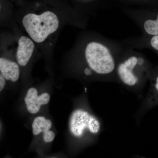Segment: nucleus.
Listing matches in <instances>:
<instances>
[{"label": "nucleus", "mask_w": 158, "mask_h": 158, "mask_svg": "<svg viewBox=\"0 0 158 158\" xmlns=\"http://www.w3.org/2000/svg\"><path fill=\"white\" fill-rule=\"evenodd\" d=\"M69 128L73 135L78 139L87 136H97L102 129V121L90 111L83 108L74 110L71 115Z\"/></svg>", "instance_id": "4"}, {"label": "nucleus", "mask_w": 158, "mask_h": 158, "mask_svg": "<svg viewBox=\"0 0 158 158\" xmlns=\"http://www.w3.org/2000/svg\"><path fill=\"white\" fill-rule=\"evenodd\" d=\"M126 44L131 46L135 49L147 48L151 50L158 56V35L131 37L122 40Z\"/></svg>", "instance_id": "9"}, {"label": "nucleus", "mask_w": 158, "mask_h": 158, "mask_svg": "<svg viewBox=\"0 0 158 158\" xmlns=\"http://www.w3.org/2000/svg\"><path fill=\"white\" fill-rule=\"evenodd\" d=\"M37 93V89L30 88L25 98L27 110L31 114L38 113L41 106L48 104L50 100V96L48 93H43L39 96Z\"/></svg>", "instance_id": "8"}, {"label": "nucleus", "mask_w": 158, "mask_h": 158, "mask_svg": "<svg viewBox=\"0 0 158 158\" xmlns=\"http://www.w3.org/2000/svg\"><path fill=\"white\" fill-rule=\"evenodd\" d=\"M22 24L29 37L34 42L42 44L58 31L60 21L56 13L45 11L26 14L23 17Z\"/></svg>", "instance_id": "3"}, {"label": "nucleus", "mask_w": 158, "mask_h": 158, "mask_svg": "<svg viewBox=\"0 0 158 158\" xmlns=\"http://www.w3.org/2000/svg\"><path fill=\"white\" fill-rule=\"evenodd\" d=\"M134 49L126 44L117 63L116 77L118 84L141 97L154 66L144 54Z\"/></svg>", "instance_id": "2"}, {"label": "nucleus", "mask_w": 158, "mask_h": 158, "mask_svg": "<svg viewBox=\"0 0 158 158\" xmlns=\"http://www.w3.org/2000/svg\"><path fill=\"white\" fill-rule=\"evenodd\" d=\"M149 81L148 91L135 114L138 126H140L141 120L146 113L158 106V66H154Z\"/></svg>", "instance_id": "6"}, {"label": "nucleus", "mask_w": 158, "mask_h": 158, "mask_svg": "<svg viewBox=\"0 0 158 158\" xmlns=\"http://www.w3.org/2000/svg\"><path fill=\"white\" fill-rule=\"evenodd\" d=\"M35 50L34 42L30 37L21 36L18 41L16 59L19 65L25 66L34 54Z\"/></svg>", "instance_id": "7"}, {"label": "nucleus", "mask_w": 158, "mask_h": 158, "mask_svg": "<svg viewBox=\"0 0 158 158\" xmlns=\"http://www.w3.org/2000/svg\"><path fill=\"white\" fill-rule=\"evenodd\" d=\"M18 64L6 58H0L1 73L6 80L15 82L19 80L20 70Z\"/></svg>", "instance_id": "11"}, {"label": "nucleus", "mask_w": 158, "mask_h": 158, "mask_svg": "<svg viewBox=\"0 0 158 158\" xmlns=\"http://www.w3.org/2000/svg\"><path fill=\"white\" fill-rule=\"evenodd\" d=\"M125 12L141 30L142 35H158V9L125 10Z\"/></svg>", "instance_id": "5"}, {"label": "nucleus", "mask_w": 158, "mask_h": 158, "mask_svg": "<svg viewBox=\"0 0 158 158\" xmlns=\"http://www.w3.org/2000/svg\"><path fill=\"white\" fill-rule=\"evenodd\" d=\"M153 1H154V2H158V0H153Z\"/></svg>", "instance_id": "13"}, {"label": "nucleus", "mask_w": 158, "mask_h": 158, "mask_svg": "<svg viewBox=\"0 0 158 158\" xmlns=\"http://www.w3.org/2000/svg\"><path fill=\"white\" fill-rule=\"evenodd\" d=\"M6 78L1 73L0 75V91H2L6 85Z\"/></svg>", "instance_id": "12"}, {"label": "nucleus", "mask_w": 158, "mask_h": 158, "mask_svg": "<svg viewBox=\"0 0 158 158\" xmlns=\"http://www.w3.org/2000/svg\"><path fill=\"white\" fill-rule=\"evenodd\" d=\"M52 123L50 119H47L44 116H38L34 119L32 124L33 134L34 135L44 133V141L45 142H51L55 138V133L50 131L52 128Z\"/></svg>", "instance_id": "10"}, {"label": "nucleus", "mask_w": 158, "mask_h": 158, "mask_svg": "<svg viewBox=\"0 0 158 158\" xmlns=\"http://www.w3.org/2000/svg\"><path fill=\"white\" fill-rule=\"evenodd\" d=\"M126 44L99 34H89L81 39L76 51L84 78L118 83L116 69Z\"/></svg>", "instance_id": "1"}]
</instances>
